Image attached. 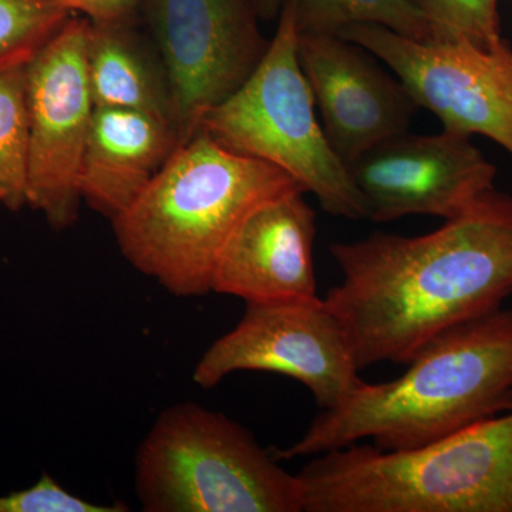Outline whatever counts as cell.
<instances>
[{
	"instance_id": "7a4b0ae2",
	"label": "cell",
	"mask_w": 512,
	"mask_h": 512,
	"mask_svg": "<svg viewBox=\"0 0 512 512\" xmlns=\"http://www.w3.org/2000/svg\"><path fill=\"white\" fill-rule=\"evenodd\" d=\"M407 365L390 382L363 380L340 406L322 410L296 443L271 450L276 460L363 439L382 450H410L512 412V312L500 308L446 330Z\"/></svg>"
},
{
	"instance_id": "5bb4252c",
	"label": "cell",
	"mask_w": 512,
	"mask_h": 512,
	"mask_svg": "<svg viewBox=\"0 0 512 512\" xmlns=\"http://www.w3.org/2000/svg\"><path fill=\"white\" fill-rule=\"evenodd\" d=\"M180 147L168 121L141 111L94 109L80 171L83 201L114 220Z\"/></svg>"
},
{
	"instance_id": "52a82bcc",
	"label": "cell",
	"mask_w": 512,
	"mask_h": 512,
	"mask_svg": "<svg viewBox=\"0 0 512 512\" xmlns=\"http://www.w3.org/2000/svg\"><path fill=\"white\" fill-rule=\"evenodd\" d=\"M348 333L325 299L247 302L234 329L205 350L192 380L202 389L237 372L278 373L308 387L322 410L335 409L363 382Z\"/></svg>"
},
{
	"instance_id": "6da1fadb",
	"label": "cell",
	"mask_w": 512,
	"mask_h": 512,
	"mask_svg": "<svg viewBox=\"0 0 512 512\" xmlns=\"http://www.w3.org/2000/svg\"><path fill=\"white\" fill-rule=\"evenodd\" d=\"M329 249L343 281L323 299L359 369L407 365L441 333L497 311L511 295L512 197L495 190L420 237L375 232Z\"/></svg>"
},
{
	"instance_id": "3957f363",
	"label": "cell",
	"mask_w": 512,
	"mask_h": 512,
	"mask_svg": "<svg viewBox=\"0 0 512 512\" xmlns=\"http://www.w3.org/2000/svg\"><path fill=\"white\" fill-rule=\"evenodd\" d=\"M305 192L291 175L198 131L113 222L121 255L178 298L211 292L229 239L266 202Z\"/></svg>"
},
{
	"instance_id": "30bf717a",
	"label": "cell",
	"mask_w": 512,
	"mask_h": 512,
	"mask_svg": "<svg viewBox=\"0 0 512 512\" xmlns=\"http://www.w3.org/2000/svg\"><path fill=\"white\" fill-rule=\"evenodd\" d=\"M183 146L212 107L248 79L269 43L247 0H146Z\"/></svg>"
},
{
	"instance_id": "d6986e66",
	"label": "cell",
	"mask_w": 512,
	"mask_h": 512,
	"mask_svg": "<svg viewBox=\"0 0 512 512\" xmlns=\"http://www.w3.org/2000/svg\"><path fill=\"white\" fill-rule=\"evenodd\" d=\"M423 13L437 39H463L474 45L494 49L503 45L500 0H409Z\"/></svg>"
},
{
	"instance_id": "603a6c76",
	"label": "cell",
	"mask_w": 512,
	"mask_h": 512,
	"mask_svg": "<svg viewBox=\"0 0 512 512\" xmlns=\"http://www.w3.org/2000/svg\"><path fill=\"white\" fill-rule=\"evenodd\" d=\"M0 204H2V194H0Z\"/></svg>"
},
{
	"instance_id": "ac0fdd59",
	"label": "cell",
	"mask_w": 512,
	"mask_h": 512,
	"mask_svg": "<svg viewBox=\"0 0 512 512\" xmlns=\"http://www.w3.org/2000/svg\"><path fill=\"white\" fill-rule=\"evenodd\" d=\"M72 15L55 0H0V70L28 64Z\"/></svg>"
},
{
	"instance_id": "7402d4cb",
	"label": "cell",
	"mask_w": 512,
	"mask_h": 512,
	"mask_svg": "<svg viewBox=\"0 0 512 512\" xmlns=\"http://www.w3.org/2000/svg\"><path fill=\"white\" fill-rule=\"evenodd\" d=\"M256 18L271 19L279 16L286 0H247Z\"/></svg>"
},
{
	"instance_id": "8fae6325",
	"label": "cell",
	"mask_w": 512,
	"mask_h": 512,
	"mask_svg": "<svg viewBox=\"0 0 512 512\" xmlns=\"http://www.w3.org/2000/svg\"><path fill=\"white\" fill-rule=\"evenodd\" d=\"M367 208V220L407 215L453 220L495 191L497 168L471 137L443 130L433 136L389 138L348 165Z\"/></svg>"
},
{
	"instance_id": "9a60e30c",
	"label": "cell",
	"mask_w": 512,
	"mask_h": 512,
	"mask_svg": "<svg viewBox=\"0 0 512 512\" xmlns=\"http://www.w3.org/2000/svg\"><path fill=\"white\" fill-rule=\"evenodd\" d=\"M86 64L96 109L141 111L173 126L170 83L163 60L158 50L148 49L130 20H89Z\"/></svg>"
},
{
	"instance_id": "44dd1931",
	"label": "cell",
	"mask_w": 512,
	"mask_h": 512,
	"mask_svg": "<svg viewBox=\"0 0 512 512\" xmlns=\"http://www.w3.org/2000/svg\"><path fill=\"white\" fill-rule=\"evenodd\" d=\"M72 13H80L92 22L131 20L138 6L146 0H55Z\"/></svg>"
},
{
	"instance_id": "2e32d148",
	"label": "cell",
	"mask_w": 512,
	"mask_h": 512,
	"mask_svg": "<svg viewBox=\"0 0 512 512\" xmlns=\"http://www.w3.org/2000/svg\"><path fill=\"white\" fill-rule=\"evenodd\" d=\"M28 64L0 70V194L10 211L29 205Z\"/></svg>"
},
{
	"instance_id": "7c38bea8",
	"label": "cell",
	"mask_w": 512,
	"mask_h": 512,
	"mask_svg": "<svg viewBox=\"0 0 512 512\" xmlns=\"http://www.w3.org/2000/svg\"><path fill=\"white\" fill-rule=\"evenodd\" d=\"M298 55L333 150L346 165L407 133L419 109L365 47L328 33H299Z\"/></svg>"
},
{
	"instance_id": "277c9868",
	"label": "cell",
	"mask_w": 512,
	"mask_h": 512,
	"mask_svg": "<svg viewBox=\"0 0 512 512\" xmlns=\"http://www.w3.org/2000/svg\"><path fill=\"white\" fill-rule=\"evenodd\" d=\"M296 477L303 512H512V412L410 450L349 444Z\"/></svg>"
},
{
	"instance_id": "9c48e42d",
	"label": "cell",
	"mask_w": 512,
	"mask_h": 512,
	"mask_svg": "<svg viewBox=\"0 0 512 512\" xmlns=\"http://www.w3.org/2000/svg\"><path fill=\"white\" fill-rule=\"evenodd\" d=\"M89 19L70 16L28 63L29 205L56 231L79 220L80 171L94 103L87 77Z\"/></svg>"
},
{
	"instance_id": "8992f818",
	"label": "cell",
	"mask_w": 512,
	"mask_h": 512,
	"mask_svg": "<svg viewBox=\"0 0 512 512\" xmlns=\"http://www.w3.org/2000/svg\"><path fill=\"white\" fill-rule=\"evenodd\" d=\"M298 40V0H286L264 56L231 96L205 114L200 130L234 153L281 168L328 214L367 220L348 165L319 124Z\"/></svg>"
},
{
	"instance_id": "ffe728a7",
	"label": "cell",
	"mask_w": 512,
	"mask_h": 512,
	"mask_svg": "<svg viewBox=\"0 0 512 512\" xmlns=\"http://www.w3.org/2000/svg\"><path fill=\"white\" fill-rule=\"evenodd\" d=\"M124 504L100 505L64 490L49 474L25 490L0 495V512H124Z\"/></svg>"
},
{
	"instance_id": "e0dca14e",
	"label": "cell",
	"mask_w": 512,
	"mask_h": 512,
	"mask_svg": "<svg viewBox=\"0 0 512 512\" xmlns=\"http://www.w3.org/2000/svg\"><path fill=\"white\" fill-rule=\"evenodd\" d=\"M359 23L384 26L410 39H437L433 25L409 0H298L299 33L338 35Z\"/></svg>"
},
{
	"instance_id": "4fadbf2b",
	"label": "cell",
	"mask_w": 512,
	"mask_h": 512,
	"mask_svg": "<svg viewBox=\"0 0 512 512\" xmlns=\"http://www.w3.org/2000/svg\"><path fill=\"white\" fill-rule=\"evenodd\" d=\"M303 194L266 202L242 222L218 259L211 292L245 303L318 296L316 214Z\"/></svg>"
},
{
	"instance_id": "5b68a950",
	"label": "cell",
	"mask_w": 512,
	"mask_h": 512,
	"mask_svg": "<svg viewBox=\"0 0 512 512\" xmlns=\"http://www.w3.org/2000/svg\"><path fill=\"white\" fill-rule=\"evenodd\" d=\"M134 490L147 512H303L296 474L237 421L194 402L167 407L141 440Z\"/></svg>"
},
{
	"instance_id": "ba28073f",
	"label": "cell",
	"mask_w": 512,
	"mask_h": 512,
	"mask_svg": "<svg viewBox=\"0 0 512 512\" xmlns=\"http://www.w3.org/2000/svg\"><path fill=\"white\" fill-rule=\"evenodd\" d=\"M383 60L417 107L436 114L443 130L484 136L512 157V49L463 39H410L359 23L338 33Z\"/></svg>"
}]
</instances>
